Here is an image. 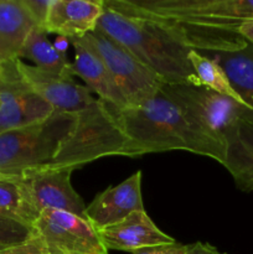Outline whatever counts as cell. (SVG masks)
<instances>
[{
	"mask_svg": "<svg viewBox=\"0 0 253 254\" xmlns=\"http://www.w3.org/2000/svg\"><path fill=\"white\" fill-rule=\"evenodd\" d=\"M163 89L192 118L223 139L236 122L252 112L235 99L202 86L165 83Z\"/></svg>",
	"mask_w": 253,
	"mask_h": 254,
	"instance_id": "ba28073f",
	"label": "cell"
},
{
	"mask_svg": "<svg viewBox=\"0 0 253 254\" xmlns=\"http://www.w3.org/2000/svg\"><path fill=\"white\" fill-rule=\"evenodd\" d=\"M226 159L223 166L241 191H253V114L248 112L225 135Z\"/></svg>",
	"mask_w": 253,
	"mask_h": 254,
	"instance_id": "5bb4252c",
	"label": "cell"
},
{
	"mask_svg": "<svg viewBox=\"0 0 253 254\" xmlns=\"http://www.w3.org/2000/svg\"><path fill=\"white\" fill-rule=\"evenodd\" d=\"M107 250L134 253L144 248L173 245L175 238L164 233L146 211H135L117 225L98 231Z\"/></svg>",
	"mask_w": 253,
	"mask_h": 254,
	"instance_id": "4fadbf2b",
	"label": "cell"
},
{
	"mask_svg": "<svg viewBox=\"0 0 253 254\" xmlns=\"http://www.w3.org/2000/svg\"><path fill=\"white\" fill-rule=\"evenodd\" d=\"M24 2L26 5L27 10L30 11V14H31L32 19L36 22L37 27L44 29L51 0H24Z\"/></svg>",
	"mask_w": 253,
	"mask_h": 254,
	"instance_id": "603a6c76",
	"label": "cell"
},
{
	"mask_svg": "<svg viewBox=\"0 0 253 254\" xmlns=\"http://www.w3.org/2000/svg\"><path fill=\"white\" fill-rule=\"evenodd\" d=\"M39 216L17 179L0 174V217L32 228Z\"/></svg>",
	"mask_w": 253,
	"mask_h": 254,
	"instance_id": "d6986e66",
	"label": "cell"
},
{
	"mask_svg": "<svg viewBox=\"0 0 253 254\" xmlns=\"http://www.w3.org/2000/svg\"><path fill=\"white\" fill-rule=\"evenodd\" d=\"M0 254H50L44 240L36 233H32L24 242L17 243L9 248L0 251Z\"/></svg>",
	"mask_w": 253,
	"mask_h": 254,
	"instance_id": "7402d4cb",
	"label": "cell"
},
{
	"mask_svg": "<svg viewBox=\"0 0 253 254\" xmlns=\"http://www.w3.org/2000/svg\"><path fill=\"white\" fill-rule=\"evenodd\" d=\"M50 254H108L88 220L59 210H45L32 227Z\"/></svg>",
	"mask_w": 253,
	"mask_h": 254,
	"instance_id": "52a82bcc",
	"label": "cell"
},
{
	"mask_svg": "<svg viewBox=\"0 0 253 254\" xmlns=\"http://www.w3.org/2000/svg\"><path fill=\"white\" fill-rule=\"evenodd\" d=\"M37 27L24 0H0V56L16 59L32 30Z\"/></svg>",
	"mask_w": 253,
	"mask_h": 254,
	"instance_id": "2e32d148",
	"label": "cell"
},
{
	"mask_svg": "<svg viewBox=\"0 0 253 254\" xmlns=\"http://www.w3.org/2000/svg\"><path fill=\"white\" fill-rule=\"evenodd\" d=\"M135 211H144L141 171L98 193L86 207L84 216L97 231H101L117 225Z\"/></svg>",
	"mask_w": 253,
	"mask_h": 254,
	"instance_id": "8fae6325",
	"label": "cell"
},
{
	"mask_svg": "<svg viewBox=\"0 0 253 254\" xmlns=\"http://www.w3.org/2000/svg\"><path fill=\"white\" fill-rule=\"evenodd\" d=\"M189 60L195 71L200 86L206 87V88L215 91L216 93H220L222 96L230 97L242 106L247 107V104L242 101V98L238 96V93L232 87L226 72L215 60L208 56H203L195 50H191L189 52Z\"/></svg>",
	"mask_w": 253,
	"mask_h": 254,
	"instance_id": "ffe728a7",
	"label": "cell"
},
{
	"mask_svg": "<svg viewBox=\"0 0 253 254\" xmlns=\"http://www.w3.org/2000/svg\"><path fill=\"white\" fill-rule=\"evenodd\" d=\"M32 233L34 230L27 226L0 217V251L24 242Z\"/></svg>",
	"mask_w": 253,
	"mask_h": 254,
	"instance_id": "44dd1931",
	"label": "cell"
},
{
	"mask_svg": "<svg viewBox=\"0 0 253 254\" xmlns=\"http://www.w3.org/2000/svg\"><path fill=\"white\" fill-rule=\"evenodd\" d=\"M238 32L242 35L243 39L247 40L250 44H253V20L252 21H246L241 24Z\"/></svg>",
	"mask_w": 253,
	"mask_h": 254,
	"instance_id": "484cf974",
	"label": "cell"
},
{
	"mask_svg": "<svg viewBox=\"0 0 253 254\" xmlns=\"http://www.w3.org/2000/svg\"><path fill=\"white\" fill-rule=\"evenodd\" d=\"M71 174L72 171L66 169L40 168L14 175V178L21 184L40 213L45 210H59L86 218L87 206L72 186Z\"/></svg>",
	"mask_w": 253,
	"mask_h": 254,
	"instance_id": "9c48e42d",
	"label": "cell"
},
{
	"mask_svg": "<svg viewBox=\"0 0 253 254\" xmlns=\"http://www.w3.org/2000/svg\"><path fill=\"white\" fill-rule=\"evenodd\" d=\"M129 140L128 158L183 150L225 163L226 141L190 116L161 87L159 93L138 107L112 106Z\"/></svg>",
	"mask_w": 253,
	"mask_h": 254,
	"instance_id": "6da1fadb",
	"label": "cell"
},
{
	"mask_svg": "<svg viewBox=\"0 0 253 254\" xmlns=\"http://www.w3.org/2000/svg\"><path fill=\"white\" fill-rule=\"evenodd\" d=\"M186 251H188V245H181V243L175 242L173 245L144 248V250L136 251L131 254H185Z\"/></svg>",
	"mask_w": 253,
	"mask_h": 254,
	"instance_id": "cb8c5ba5",
	"label": "cell"
},
{
	"mask_svg": "<svg viewBox=\"0 0 253 254\" xmlns=\"http://www.w3.org/2000/svg\"><path fill=\"white\" fill-rule=\"evenodd\" d=\"M77 113L54 112L44 122L0 134V174L20 175L50 165L76 128Z\"/></svg>",
	"mask_w": 253,
	"mask_h": 254,
	"instance_id": "277c9868",
	"label": "cell"
},
{
	"mask_svg": "<svg viewBox=\"0 0 253 254\" xmlns=\"http://www.w3.org/2000/svg\"><path fill=\"white\" fill-rule=\"evenodd\" d=\"M81 40L101 57L128 107L145 103L156 96L165 84L158 74L138 61L126 47L98 29Z\"/></svg>",
	"mask_w": 253,
	"mask_h": 254,
	"instance_id": "5b68a950",
	"label": "cell"
},
{
	"mask_svg": "<svg viewBox=\"0 0 253 254\" xmlns=\"http://www.w3.org/2000/svg\"><path fill=\"white\" fill-rule=\"evenodd\" d=\"M17 68L32 91L41 97L56 112L79 113L94 102L87 87L76 83L73 79L49 73L17 59Z\"/></svg>",
	"mask_w": 253,
	"mask_h": 254,
	"instance_id": "30bf717a",
	"label": "cell"
},
{
	"mask_svg": "<svg viewBox=\"0 0 253 254\" xmlns=\"http://www.w3.org/2000/svg\"><path fill=\"white\" fill-rule=\"evenodd\" d=\"M104 0H51L44 29L64 39H81L96 31Z\"/></svg>",
	"mask_w": 253,
	"mask_h": 254,
	"instance_id": "7c38bea8",
	"label": "cell"
},
{
	"mask_svg": "<svg viewBox=\"0 0 253 254\" xmlns=\"http://www.w3.org/2000/svg\"><path fill=\"white\" fill-rule=\"evenodd\" d=\"M185 254H227L218 251L215 246L210 243L196 242L192 245H188V251Z\"/></svg>",
	"mask_w": 253,
	"mask_h": 254,
	"instance_id": "d4e9b609",
	"label": "cell"
},
{
	"mask_svg": "<svg viewBox=\"0 0 253 254\" xmlns=\"http://www.w3.org/2000/svg\"><path fill=\"white\" fill-rule=\"evenodd\" d=\"M129 156V140L122 130L111 104L94 99L77 113L73 133L63 143L50 165L73 173L86 164L104 156Z\"/></svg>",
	"mask_w": 253,
	"mask_h": 254,
	"instance_id": "3957f363",
	"label": "cell"
},
{
	"mask_svg": "<svg viewBox=\"0 0 253 254\" xmlns=\"http://www.w3.org/2000/svg\"><path fill=\"white\" fill-rule=\"evenodd\" d=\"M19 59L31 60L35 67L49 73L73 79L72 62H68L64 52L60 51L47 39V32L41 27H35L27 36Z\"/></svg>",
	"mask_w": 253,
	"mask_h": 254,
	"instance_id": "e0dca14e",
	"label": "cell"
},
{
	"mask_svg": "<svg viewBox=\"0 0 253 254\" xmlns=\"http://www.w3.org/2000/svg\"><path fill=\"white\" fill-rule=\"evenodd\" d=\"M2 62H4V59H2L1 56H0V69H1V66H2Z\"/></svg>",
	"mask_w": 253,
	"mask_h": 254,
	"instance_id": "4316f807",
	"label": "cell"
},
{
	"mask_svg": "<svg viewBox=\"0 0 253 254\" xmlns=\"http://www.w3.org/2000/svg\"><path fill=\"white\" fill-rule=\"evenodd\" d=\"M215 60L227 74L231 84L253 114V44L237 52H217Z\"/></svg>",
	"mask_w": 253,
	"mask_h": 254,
	"instance_id": "ac0fdd59",
	"label": "cell"
},
{
	"mask_svg": "<svg viewBox=\"0 0 253 254\" xmlns=\"http://www.w3.org/2000/svg\"><path fill=\"white\" fill-rule=\"evenodd\" d=\"M69 42L74 49V61L72 62L74 76L81 77L87 88L97 93L98 99L118 109L126 108V99L117 88L101 57L81 39H69Z\"/></svg>",
	"mask_w": 253,
	"mask_h": 254,
	"instance_id": "9a60e30c",
	"label": "cell"
},
{
	"mask_svg": "<svg viewBox=\"0 0 253 254\" xmlns=\"http://www.w3.org/2000/svg\"><path fill=\"white\" fill-rule=\"evenodd\" d=\"M97 29L126 47L164 83L200 86L189 60L191 49L155 22L128 16L104 5Z\"/></svg>",
	"mask_w": 253,
	"mask_h": 254,
	"instance_id": "7a4b0ae2",
	"label": "cell"
},
{
	"mask_svg": "<svg viewBox=\"0 0 253 254\" xmlns=\"http://www.w3.org/2000/svg\"><path fill=\"white\" fill-rule=\"evenodd\" d=\"M17 59L4 60L0 69V134L44 122L55 112L25 81Z\"/></svg>",
	"mask_w": 253,
	"mask_h": 254,
	"instance_id": "8992f818",
	"label": "cell"
}]
</instances>
